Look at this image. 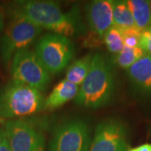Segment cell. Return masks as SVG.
I'll list each match as a JSON object with an SVG mask.
<instances>
[{"mask_svg":"<svg viewBox=\"0 0 151 151\" xmlns=\"http://www.w3.org/2000/svg\"><path fill=\"white\" fill-rule=\"evenodd\" d=\"M45 109V98L39 90L12 80L0 90V117L24 118Z\"/></svg>","mask_w":151,"mask_h":151,"instance_id":"cell-3","label":"cell"},{"mask_svg":"<svg viewBox=\"0 0 151 151\" xmlns=\"http://www.w3.org/2000/svg\"><path fill=\"white\" fill-rule=\"evenodd\" d=\"M103 39L108 51L111 52L112 54L117 55L124 47L122 31L114 25H113L106 32L103 36Z\"/></svg>","mask_w":151,"mask_h":151,"instance_id":"cell-17","label":"cell"},{"mask_svg":"<svg viewBox=\"0 0 151 151\" xmlns=\"http://www.w3.org/2000/svg\"><path fill=\"white\" fill-rule=\"evenodd\" d=\"M123 34L124 46L129 48H135L139 46V40H140L141 32L137 28H131L129 29L121 30Z\"/></svg>","mask_w":151,"mask_h":151,"instance_id":"cell-18","label":"cell"},{"mask_svg":"<svg viewBox=\"0 0 151 151\" xmlns=\"http://www.w3.org/2000/svg\"><path fill=\"white\" fill-rule=\"evenodd\" d=\"M150 11H151V1H150Z\"/></svg>","mask_w":151,"mask_h":151,"instance_id":"cell-24","label":"cell"},{"mask_svg":"<svg viewBox=\"0 0 151 151\" xmlns=\"http://www.w3.org/2000/svg\"><path fill=\"white\" fill-rule=\"evenodd\" d=\"M126 2L134 19L135 27L140 31L151 27V11L150 1L129 0Z\"/></svg>","mask_w":151,"mask_h":151,"instance_id":"cell-13","label":"cell"},{"mask_svg":"<svg viewBox=\"0 0 151 151\" xmlns=\"http://www.w3.org/2000/svg\"><path fill=\"white\" fill-rule=\"evenodd\" d=\"M79 92V86L67 80H62L55 86L49 97L45 99V109H54L64 105L76 98Z\"/></svg>","mask_w":151,"mask_h":151,"instance_id":"cell-12","label":"cell"},{"mask_svg":"<svg viewBox=\"0 0 151 151\" xmlns=\"http://www.w3.org/2000/svg\"><path fill=\"white\" fill-rule=\"evenodd\" d=\"M3 136H4V134H3V132H2V131H0V142H1L2 139H3Z\"/></svg>","mask_w":151,"mask_h":151,"instance_id":"cell-23","label":"cell"},{"mask_svg":"<svg viewBox=\"0 0 151 151\" xmlns=\"http://www.w3.org/2000/svg\"><path fill=\"white\" fill-rule=\"evenodd\" d=\"M115 87L112 63L104 55H93L90 70L75 98L76 104L88 108L103 107L113 99Z\"/></svg>","mask_w":151,"mask_h":151,"instance_id":"cell-2","label":"cell"},{"mask_svg":"<svg viewBox=\"0 0 151 151\" xmlns=\"http://www.w3.org/2000/svg\"><path fill=\"white\" fill-rule=\"evenodd\" d=\"M113 0H95L86 6V19L92 32L100 38L113 25Z\"/></svg>","mask_w":151,"mask_h":151,"instance_id":"cell-10","label":"cell"},{"mask_svg":"<svg viewBox=\"0 0 151 151\" xmlns=\"http://www.w3.org/2000/svg\"><path fill=\"white\" fill-rule=\"evenodd\" d=\"M91 131L84 119L67 120L55 128L49 151H88Z\"/></svg>","mask_w":151,"mask_h":151,"instance_id":"cell-7","label":"cell"},{"mask_svg":"<svg viewBox=\"0 0 151 151\" xmlns=\"http://www.w3.org/2000/svg\"><path fill=\"white\" fill-rule=\"evenodd\" d=\"M145 55L146 54L139 46L135 48L124 46L123 50L116 55L115 62L121 68L127 70Z\"/></svg>","mask_w":151,"mask_h":151,"instance_id":"cell-16","label":"cell"},{"mask_svg":"<svg viewBox=\"0 0 151 151\" xmlns=\"http://www.w3.org/2000/svg\"><path fill=\"white\" fill-rule=\"evenodd\" d=\"M11 151H45V136L29 121L11 119L3 131Z\"/></svg>","mask_w":151,"mask_h":151,"instance_id":"cell-8","label":"cell"},{"mask_svg":"<svg viewBox=\"0 0 151 151\" xmlns=\"http://www.w3.org/2000/svg\"><path fill=\"white\" fill-rule=\"evenodd\" d=\"M139 47L146 55H151V27L141 32L139 40Z\"/></svg>","mask_w":151,"mask_h":151,"instance_id":"cell-19","label":"cell"},{"mask_svg":"<svg viewBox=\"0 0 151 151\" xmlns=\"http://www.w3.org/2000/svg\"><path fill=\"white\" fill-rule=\"evenodd\" d=\"M150 137H151V128H150Z\"/></svg>","mask_w":151,"mask_h":151,"instance_id":"cell-25","label":"cell"},{"mask_svg":"<svg viewBox=\"0 0 151 151\" xmlns=\"http://www.w3.org/2000/svg\"><path fill=\"white\" fill-rule=\"evenodd\" d=\"M11 14L24 18L40 29L69 37L82 29L81 16L75 7L63 12L57 3L52 1H18L13 4Z\"/></svg>","mask_w":151,"mask_h":151,"instance_id":"cell-1","label":"cell"},{"mask_svg":"<svg viewBox=\"0 0 151 151\" xmlns=\"http://www.w3.org/2000/svg\"><path fill=\"white\" fill-rule=\"evenodd\" d=\"M41 31L24 18L11 14L10 21L0 37V60L9 63L16 53L28 49Z\"/></svg>","mask_w":151,"mask_h":151,"instance_id":"cell-4","label":"cell"},{"mask_svg":"<svg viewBox=\"0 0 151 151\" xmlns=\"http://www.w3.org/2000/svg\"><path fill=\"white\" fill-rule=\"evenodd\" d=\"M4 26H5V24H4V15H3L2 13L0 12V35L4 32Z\"/></svg>","mask_w":151,"mask_h":151,"instance_id":"cell-22","label":"cell"},{"mask_svg":"<svg viewBox=\"0 0 151 151\" xmlns=\"http://www.w3.org/2000/svg\"><path fill=\"white\" fill-rule=\"evenodd\" d=\"M128 151H151V144H143L139 146L129 149Z\"/></svg>","mask_w":151,"mask_h":151,"instance_id":"cell-20","label":"cell"},{"mask_svg":"<svg viewBox=\"0 0 151 151\" xmlns=\"http://www.w3.org/2000/svg\"><path fill=\"white\" fill-rule=\"evenodd\" d=\"M133 87L144 96L151 97V55H145L127 69Z\"/></svg>","mask_w":151,"mask_h":151,"instance_id":"cell-11","label":"cell"},{"mask_svg":"<svg viewBox=\"0 0 151 151\" xmlns=\"http://www.w3.org/2000/svg\"><path fill=\"white\" fill-rule=\"evenodd\" d=\"M113 25L121 30L134 28V21L126 1H114L113 11Z\"/></svg>","mask_w":151,"mask_h":151,"instance_id":"cell-15","label":"cell"},{"mask_svg":"<svg viewBox=\"0 0 151 151\" xmlns=\"http://www.w3.org/2000/svg\"><path fill=\"white\" fill-rule=\"evenodd\" d=\"M129 129L122 120L108 119L97 124L88 151H128Z\"/></svg>","mask_w":151,"mask_h":151,"instance_id":"cell-9","label":"cell"},{"mask_svg":"<svg viewBox=\"0 0 151 151\" xmlns=\"http://www.w3.org/2000/svg\"><path fill=\"white\" fill-rule=\"evenodd\" d=\"M3 134H4V133H3ZM0 151H11L10 148H9V146L8 142L6 140L4 135L3 136V139H2V140L0 142Z\"/></svg>","mask_w":151,"mask_h":151,"instance_id":"cell-21","label":"cell"},{"mask_svg":"<svg viewBox=\"0 0 151 151\" xmlns=\"http://www.w3.org/2000/svg\"><path fill=\"white\" fill-rule=\"evenodd\" d=\"M10 71L13 80L44 92L50 81V74L35 51L29 49L14 55Z\"/></svg>","mask_w":151,"mask_h":151,"instance_id":"cell-6","label":"cell"},{"mask_svg":"<svg viewBox=\"0 0 151 151\" xmlns=\"http://www.w3.org/2000/svg\"><path fill=\"white\" fill-rule=\"evenodd\" d=\"M35 52L49 73L54 75L69 65L75 55V46L66 36L46 34L38 40Z\"/></svg>","mask_w":151,"mask_h":151,"instance_id":"cell-5","label":"cell"},{"mask_svg":"<svg viewBox=\"0 0 151 151\" xmlns=\"http://www.w3.org/2000/svg\"><path fill=\"white\" fill-rule=\"evenodd\" d=\"M92 56L93 55L92 53H88L80 59L74 61L67 69L65 74V80L76 86H81L90 70Z\"/></svg>","mask_w":151,"mask_h":151,"instance_id":"cell-14","label":"cell"}]
</instances>
